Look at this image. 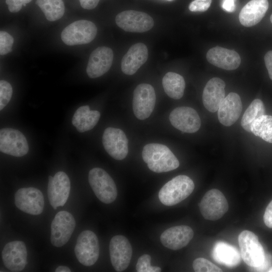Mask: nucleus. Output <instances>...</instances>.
<instances>
[{
  "instance_id": "1",
  "label": "nucleus",
  "mask_w": 272,
  "mask_h": 272,
  "mask_svg": "<svg viewBox=\"0 0 272 272\" xmlns=\"http://www.w3.org/2000/svg\"><path fill=\"white\" fill-rule=\"evenodd\" d=\"M142 158L148 168L156 173L168 172L177 168L178 160L166 146L157 143L145 145Z\"/></svg>"
},
{
  "instance_id": "2",
  "label": "nucleus",
  "mask_w": 272,
  "mask_h": 272,
  "mask_svg": "<svg viewBox=\"0 0 272 272\" xmlns=\"http://www.w3.org/2000/svg\"><path fill=\"white\" fill-rule=\"evenodd\" d=\"M194 188V182L190 177L178 175L163 186L159 192V198L165 206H174L186 198Z\"/></svg>"
},
{
  "instance_id": "3",
  "label": "nucleus",
  "mask_w": 272,
  "mask_h": 272,
  "mask_svg": "<svg viewBox=\"0 0 272 272\" xmlns=\"http://www.w3.org/2000/svg\"><path fill=\"white\" fill-rule=\"evenodd\" d=\"M241 258L248 266L257 268L264 262L265 256L258 237L252 232L244 230L238 236Z\"/></svg>"
},
{
  "instance_id": "4",
  "label": "nucleus",
  "mask_w": 272,
  "mask_h": 272,
  "mask_svg": "<svg viewBox=\"0 0 272 272\" xmlns=\"http://www.w3.org/2000/svg\"><path fill=\"white\" fill-rule=\"evenodd\" d=\"M89 184L97 197L102 202L109 204L113 202L117 195L115 183L104 170L94 168L89 172Z\"/></svg>"
},
{
  "instance_id": "5",
  "label": "nucleus",
  "mask_w": 272,
  "mask_h": 272,
  "mask_svg": "<svg viewBox=\"0 0 272 272\" xmlns=\"http://www.w3.org/2000/svg\"><path fill=\"white\" fill-rule=\"evenodd\" d=\"M97 29L92 22L81 20L64 28L61 34L62 41L70 46L87 44L95 38Z\"/></svg>"
},
{
  "instance_id": "6",
  "label": "nucleus",
  "mask_w": 272,
  "mask_h": 272,
  "mask_svg": "<svg viewBox=\"0 0 272 272\" xmlns=\"http://www.w3.org/2000/svg\"><path fill=\"white\" fill-rule=\"evenodd\" d=\"M76 256L81 264L91 266L99 256V244L96 234L90 230H85L79 235L75 247Z\"/></svg>"
},
{
  "instance_id": "7",
  "label": "nucleus",
  "mask_w": 272,
  "mask_h": 272,
  "mask_svg": "<svg viewBox=\"0 0 272 272\" xmlns=\"http://www.w3.org/2000/svg\"><path fill=\"white\" fill-rule=\"evenodd\" d=\"M198 206L203 218L210 221H216L221 218L229 209L225 196L217 189H212L208 191Z\"/></svg>"
},
{
  "instance_id": "8",
  "label": "nucleus",
  "mask_w": 272,
  "mask_h": 272,
  "mask_svg": "<svg viewBox=\"0 0 272 272\" xmlns=\"http://www.w3.org/2000/svg\"><path fill=\"white\" fill-rule=\"evenodd\" d=\"M76 226L73 216L69 212L61 211L57 213L51 224L50 241L57 247L65 245L70 240Z\"/></svg>"
},
{
  "instance_id": "9",
  "label": "nucleus",
  "mask_w": 272,
  "mask_h": 272,
  "mask_svg": "<svg viewBox=\"0 0 272 272\" xmlns=\"http://www.w3.org/2000/svg\"><path fill=\"white\" fill-rule=\"evenodd\" d=\"M156 93L153 87L142 83L133 91L132 109L135 117L140 120L148 118L152 114L156 103Z\"/></svg>"
},
{
  "instance_id": "10",
  "label": "nucleus",
  "mask_w": 272,
  "mask_h": 272,
  "mask_svg": "<svg viewBox=\"0 0 272 272\" xmlns=\"http://www.w3.org/2000/svg\"><path fill=\"white\" fill-rule=\"evenodd\" d=\"M116 25L126 32L143 33L150 30L154 26L153 18L148 14L134 10H126L115 17Z\"/></svg>"
},
{
  "instance_id": "11",
  "label": "nucleus",
  "mask_w": 272,
  "mask_h": 272,
  "mask_svg": "<svg viewBox=\"0 0 272 272\" xmlns=\"http://www.w3.org/2000/svg\"><path fill=\"white\" fill-rule=\"evenodd\" d=\"M0 150L8 155L22 157L27 154L29 146L21 131L11 128H4L0 130Z\"/></svg>"
},
{
  "instance_id": "12",
  "label": "nucleus",
  "mask_w": 272,
  "mask_h": 272,
  "mask_svg": "<svg viewBox=\"0 0 272 272\" xmlns=\"http://www.w3.org/2000/svg\"><path fill=\"white\" fill-rule=\"evenodd\" d=\"M15 204L26 213L40 215L44 209L43 195L40 190L34 187L22 188L15 194Z\"/></svg>"
},
{
  "instance_id": "13",
  "label": "nucleus",
  "mask_w": 272,
  "mask_h": 272,
  "mask_svg": "<svg viewBox=\"0 0 272 272\" xmlns=\"http://www.w3.org/2000/svg\"><path fill=\"white\" fill-rule=\"evenodd\" d=\"M70 189L69 177L64 172L59 171L53 177L49 176L48 197L50 204L54 209L65 205L69 198Z\"/></svg>"
},
{
  "instance_id": "14",
  "label": "nucleus",
  "mask_w": 272,
  "mask_h": 272,
  "mask_svg": "<svg viewBox=\"0 0 272 272\" xmlns=\"http://www.w3.org/2000/svg\"><path fill=\"white\" fill-rule=\"evenodd\" d=\"M102 143L107 153L114 159H124L128 154V140L123 130L106 128L102 136Z\"/></svg>"
},
{
  "instance_id": "15",
  "label": "nucleus",
  "mask_w": 272,
  "mask_h": 272,
  "mask_svg": "<svg viewBox=\"0 0 272 272\" xmlns=\"http://www.w3.org/2000/svg\"><path fill=\"white\" fill-rule=\"evenodd\" d=\"M109 253L112 265L116 271H122L127 268L132 250L130 242L125 236L116 235L111 238Z\"/></svg>"
},
{
  "instance_id": "16",
  "label": "nucleus",
  "mask_w": 272,
  "mask_h": 272,
  "mask_svg": "<svg viewBox=\"0 0 272 272\" xmlns=\"http://www.w3.org/2000/svg\"><path fill=\"white\" fill-rule=\"evenodd\" d=\"M169 120L175 128L186 133L196 132L201 125L198 114L189 107H179L174 109L169 115Z\"/></svg>"
},
{
  "instance_id": "17",
  "label": "nucleus",
  "mask_w": 272,
  "mask_h": 272,
  "mask_svg": "<svg viewBox=\"0 0 272 272\" xmlns=\"http://www.w3.org/2000/svg\"><path fill=\"white\" fill-rule=\"evenodd\" d=\"M2 256L5 266L11 271H22L27 263V249L23 241H14L6 244Z\"/></svg>"
},
{
  "instance_id": "18",
  "label": "nucleus",
  "mask_w": 272,
  "mask_h": 272,
  "mask_svg": "<svg viewBox=\"0 0 272 272\" xmlns=\"http://www.w3.org/2000/svg\"><path fill=\"white\" fill-rule=\"evenodd\" d=\"M113 59L112 50L108 47L100 46L90 54L86 72L91 78L103 75L110 69Z\"/></svg>"
},
{
  "instance_id": "19",
  "label": "nucleus",
  "mask_w": 272,
  "mask_h": 272,
  "mask_svg": "<svg viewBox=\"0 0 272 272\" xmlns=\"http://www.w3.org/2000/svg\"><path fill=\"white\" fill-rule=\"evenodd\" d=\"M193 230L186 225L176 226L164 231L160 236L163 245L172 250L186 246L193 237Z\"/></svg>"
},
{
  "instance_id": "20",
  "label": "nucleus",
  "mask_w": 272,
  "mask_h": 272,
  "mask_svg": "<svg viewBox=\"0 0 272 272\" xmlns=\"http://www.w3.org/2000/svg\"><path fill=\"white\" fill-rule=\"evenodd\" d=\"M242 110V104L239 95L230 93L221 103L218 112L220 122L224 126H230L239 118Z\"/></svg>"
},
{
  "instance_id": "21",
  "label": "nucleus",
  "mask_w": 272,
  "mask_h": 272,
  "mask_svg": "<svg viewBox=\"0 0 272 272\" xmlns=\"http://www.w3.org/2000/svg\"><path fill=\"white\" fill-rule=\"evenodd\" d=\"M148 58V50L145 44L139 42L132 45L122 59V72L127 75L134 74Z\"/></svg>"
},
{
  "instance_id": "22",
  "label": "nucleus",
  "mask_w": 272,
  "mask_h": 272,
  "mask_svg": "<svg viewBox=\"0 0 272 272\" xmlns=\"http://www.w3.org/2000/svg\"><path fill=\"white\" fill-rule=\"evenodd\" d=\"M225 83L219 78H213L206 84L202 93L205 107L211 112H217L225 97Z\"/></svg>"
},
{
  "instance_id": "23",
  "label": "nucleus",
  "mask_w": 272,
  "mask_h": 272,
  "mask_svg": "<svg viewBox=\"0 0 272 272\" xmlns=\"http://www.w3.org/2000/svg\"><path fill=\"white\" fill-rule=\"evenodd\" d=\"M206 57L210 63L226 70H235L241 63L240 56L237 52L219 46L211 48Z\"/></svg>"
},
{
  "instance_id": "24",
  "label": "nucleus",
  "mask_w": 272,
  "mask_h": 272,
  "mask_svg": "<svg viewBox=\"0 0 272 272\" xmlns=\"http://www.w3.org/2000/svg\"><path fill=\"white\" fill-rule=\"evenodd\" d=\"M267 0H251L241 9L239 19L245 27H251L258 23L268 8Z\"/></svg>"
},
{
  "instance_id": "25",
  "label": "nucleus",
  "mask_w": 272,
  "mask_h": 272,
  "mask_svg": "<svg viewBox=\"0 0 272 272\" xmlns=\"http://www.w3.org/2000/svg\"><path fill=\"white\" fill-rule=\"evenodd\" d=\"M212 255L217 262L228 267H234L241 261V254L234 246L227 243L219 241L212 250Z\"/></svg>"
},
{
  "instance_id": "26",
  "label": "nucleus",
  "mask_w": 272,
  "mask_h": 272,
  "mask_svg": "<svg viewBox=\"0 0 272 272\" xmlns=\"http://www.w3.org/2000/svg\"><path fill=\"white\" fill-rule=\"evenodd\" d=\"M100 117L99 111L91 110L88 105H85L76 110L72 118V123L79 132H83L93 128Z\"/></svg>"
},
{
  "instance_id": "27",
  "label": "nucleus",
  "mask_w": 272,
  "mask_h": 272,
  "mask_svg": "<svg viewBox=\"0 0 272 272\" xmlns=\"http://www.w3.org/2000/svg\"><path fill=\"white\" fill-rule=\"evenodd\" d=\"M165 92L174 99L181 98L184 94L185 83L183 77L175 73L168 72L162 80Z\"/></svg>"
},
{
  "instance_id": "28",
  "label": "nucleus",
  "mask_w": 272,
  "mask_h": 272,
  "mask_svg": "<svg viewBox=\"0 0 272 272\" xmlns=\"http://www.w3.org/2000/svg\"><path fill=\"white\" fill-rule=\"evenodd\" d=\"M36 4L49 21H55L63 15L65 7L62 0H36Z\"/></svg>"
},
{
  "instance_id": "29",
  "label": "nucleus",
  "mask_w": 272,
  "mask_h": 272,
  "mask_svg": "<svg viewBox=\"0 0 272 272\" xmlns=\"http://www.w3.org/2000/svg\"><path fill=\"white\" fill-rule=\"evenodd\" d=\"M265 107L263 102L259 99H254L245 111L241 121L244 130L251 132V125L259 117L264 115Z\"/></svg>"
},
{
  "instance_id": "30",
  "label": "nucleus",
  "mask_w": 272,
  "mask_h": 272,
  "mask_svg": "<svg viewBox=\"0 0 272 272\" xmlns=\"http://www.w3.org/2000/svg\"><path fill=\"white\" fill-rule=\"evenodd\" d=\"M251 132L269 143H272V116L263 115L251 125Z\"/></svg>"
},
{
  "instance_id": "31",
  "label": "nucleus",
  "mask_w": 272,
  "mask_h": 272,
  "mask_svg": "<svg viewBox=\"0 0 272 272\" xmlns=\"http://www.w3.org/2000/svg\"><path fill=\"white\" fill-rule=\"evenodd\" d=\"M192 267L196 272H220L222 270L208 259L200 257L194 260Z\"/></svg>"
},
{
  "instance_id": "32",
  "label": "nucleus",
  "mask_w": 272,
  "mask_h": 272,
  "mask_svg": "<svg viewBox=\"0 0 272 272\" xmlns=\"http://www.w3.org/2000/svg\"><path fill=\"white\" fill-rule=\"evenodd\" d=\"M151 257L147 254L141 256L137 261L135 268L138 272H159L160 267L151 265Z\"/></svg>"
},
{
  "instance_id": "33",
  "label": "nucleus",
  "mask_w": 272,
  "mask_h": 272,
  "mask_svg": "<svg viewBox=\"0 0 272 272\" xmlns=\"http://www.w3.org/2000/svg\"><path fill=\"white\" fill-rule=\"evenodd\" d=\"M13 94L11 84L5 81H0V110H2L10 102Z\"/></svg>"
},
{
  "instance_id": "34",
  "label": "nucleus",
  "mask_w": 272,
  "mask_h": 272,
  "mask_svg": "<svg viewBox=\"0 0 272 272\" xmlns=\"http://www.w3.org/2000/svg\"><path fill=\"white\" fill-rule=\"evenodd\" d=\"M14 43L13 37L8 32L1 31L0 32V54L5 55L12 51Z\"/></svg>"
},
{
  "instance_id": "35",
  "label": "nucleus",
  "mask_w": 272,
  "mask_h": 272,
  "mask_svg": "<svg viewBox=\"0 0 272 272\" xmlns=\"http://www.w3.org/2000/svg\"><path fill=\"white\" fill-rule=\"evenodd\" d=\"M212 0H194L189 5V10L191 12H205L210 7Z\"/></svg>"
},
{
  "instance_id": "36",
  "label": "nucleus",
  "mask_w": 272,
  "mask_h": 272,
  "mask_svg": "<svg viewBox=\"0 0 272 272\" xmlns=\"http://www.w3.org/2000/svg\"><path fill=\"white\" fill-rule=\"evenodd\" d=\"M6 3L11 12L17 13L21 10L22 6L26 4V2L25 0H6Z\"/></svg>"
},
{
  "instance_id": "37",
  "label": "nucleus",
  "mask_w": 272,
  "mask_h": 272,
  "mask_svg": "<svg viewBox=\"0 0 272 272\" xmlns=\"http://www.w3.org/2000/svg\"><path fill=\"white\" fill-rule=\"evenodd\" d=\"M263 221L267 227L272 229V200L265 209L263 215Z\"/></svg>"
},
{
  "instance_id": "38",
  "label": "nucleus",
  "mask_w": 272,
  "mask_h": 272,
  "mask_svg": "<svg viewBox=\"0 0 272 272\" xmlns=\"http://www.w3.org/2000/svg\"><path fill=\"white\" fill-rule=\"evenodd\" d=\"M264 59L269 77L272 80V50L266 52L264 55Z\"/></svg>"
},
{
  "instance_id": "39",
  "label": "nucleus",
  "mask_w": 272,
  "mask_h": 272,
  "mask_svg": "<svg viewBox=\"0 0 272 272\" xmlns=\"http://www.w3.org/2000/svg\"><path fill=\"white\" fill-rule=\"evenodd\" d=\"M100 0H79L81 7L87 10H92L96 7Z\"/></svg>"
},
{
  "instance_id": "40",
  "label": "nucleus",
  "mask_w": 272,
  "mask_h": 272,
  "mask_svg": "<svg viewBox=\"0 0 272 272\" xmlns=\"http://www.w3.org/2000/svg\"><path fill=\"white\" fill-rule=\"evenodd\" d=\"M235 0H223L222 8L228 12H233L235 10Z\"/></svg>"
},
{
  "instance_id": "41",
  "label": "nucleus",
  "mask_w": 272,
  "mask_h": 272,
  "mask_svg": "<svg viewBox=\"0 0 272 272\" xmlns=\"http://www.w3.org/2000/svg\"><path fill=\"white\" fill-rule=\"evenodd\" d=\"M55 272H70L71 269L66 266H59L55 270Z\"/></svg>"
},
{
  "instance_id": "42",
  "label": "nucleus",
  "mask_w": 272,
  "mask_h": 272,
  "mask_svg": "<svg viewBox=\"0 0 272 272\" xmlns=\"http://www.w3.org/2000/svg\"><path fill=\"white\" fill-rule=\"evenodd\" d=\"M268 271H269V272H272V267L269 269V270H268Z\"/></svg>"
},
{
  "instance_id": "43",
  "label": "nucleus",
  "mask_w": 272,
  "mask_h": 272,
  "mask_svg": "<svg viewBox=\"0 0 272 272\" xmlns=\"http://www.w3.org/2000/svg\"><path fill=\"white\" fill-rule=\"evenodd\" d=\"M270 22H271V23H272V14H271V16H270Z\"/></svg>"
}]
</instances>
